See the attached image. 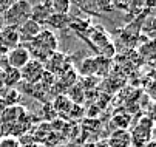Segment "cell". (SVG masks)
I'll return each mask as SVG.
<instances>
[{
	"label": "cell",
	"mask_w": 156,
	"mask_h": 147,
	"mask_svg": "<svg viewBox=\"0 0 156 147\" xmlns=\"http://www.w3.org/2000/svg\"><path fill=\"white\" fill-rule=\"evenodd\" d=\"M53 110L56 112V115H60L63 118H68L71 109H73V102L68 99L66 95H59L54 98V102L51 104Z\"/></svg>",
	"instance_id": "7c38bea8"
},
{
	"label": "cell",
	"mask_w": 156,
	"mask_h": 147,
	"mask_svg": "<svg viewBox=\"0 0 156 147\" xmlns=\"http://www.w3.org/2000/svg\"><path fill=\"white\" fill-rule=\"evenodd\" d=\"M23 47L28 50L31 59H36L43 64L53 53L57 51L59 40H57V36L54 34V31H51L48 28H42L40 33L34 39H31L28 44H23Z\"/></svg>",
	"instance_id": "7a4b0ae2"
},
{
	"label": "cell",
	"mask_w": 156,
	"mask_h": 147,
	"mask_svg": "<svg viewBox=\"0 0 156 147\" xmlns=\"http://www.w3.org/2000/svg\"><path fill=\"white\" fill-rule=\"evenodd\" d=\"M108 147H131V136L128 130L116 129L115 132H111L108 139H107Z\"/></svg>",
	"instance_id": "8fae6325"
},
{
	"label": "cell",
	"mask_w": 156,
	"mask_h": 147,
	"mask_svg": "<svg viewBox=\"0 0 156 147\" xmlns=\"http://www.w3.org/2000/svg\"><path fill=\"white\" fill-rule=\"evenodd\" d=\"M20 45L19 40V31L14 27H3L0 30V48H3L2 51H9Z\"/></svg>",
	"instance_id": "ba28073f"
},
{
	"label": "cell",
	"mask_w": 156,
	"mask_h": 147,
	"mask_svg": "<svg viewBox=\"0 0 156 147\" xmlns=\"http://www.w3.org/2000/svg\"><path fill=\"white\" fill-rule=\"evenodd\" d=\"M0 147H22L19 138L14 136H3L0 138Z\"/></svg>",
	"instance_id": "ffe728a7"
},
{
	"label": "cell",
	"mask_w": 156,
	"mask_h": 147,
	"mask_svg": "<svg viewBox=\"0 0 156 147\" xmlns=\"http://www.w3.org/2000/svg\"><path fill=\"white\" fill-rule=\"evenodd\" d=\"M6 90L5 87V82H3V74H2V70H0V96L3 95V91Z\"/></svg>",
	"instance_id": "7402d4cb"
},
{
	"label": "cell",
	"mask_w": 156,
	"mask_h": 147,
	"mask_svg": "<svg viewBox=\"0 0 156 147\" xmlns=\"http://www.w3.org/2000/svg\"><path fill=\"white\" fill-rule=\"evenodd\" d=\"M65 95L68 96V99L73 104H76V106H82V102L85 101V90L80 85V82H77V84H74L73 87H70Z\"/></svg>",
	"instance_id": "2e32d148"
},
{
	"label": "cell",
	"mask_w": 156,
	"mask_h": 147,
	"mask_svg": "<svg viewBox=\"0 0 156 147\" xmlns=\"http://www.w3.org/2000/svg\"><path fill=\"white\" fill-rule=\"evenodd\" d=\"M12 2H14V0H0V16H3L9 9V6L12 5Z\"/></svg>",
	"instance_id": "44dd1931"
},
{
	"label": "cell",
	"mask_w": 156,
	"mask_h": 147,
	"mask_svg": "<svg viewBox=\"0 0 156 147\" xmlns=\"http://www.w3.org/2000/svg\"><path fill=\"white\" fill-rule=\"evenodd\" d=\"M111 124H115L116 129L127 130L128 125H131V115H128V113H119V115H116L113 119H111Z\"/></svg>",
	"instance_id": "d6986e66"
},
{
	"label": "cell",
	"mask_w": 156,
	"mask_h": 147,
	"mask_svg": "<svg viewBox=\"0 0 156 147\" xmlns=\"http://www.w3.org/2000/svg\"><path fill=\"white\" fill-rule=\"evenodd\" d=\"M0 138H3V132H2V129H0Z\"/></svg>",
	"instance_id": "484cf974"
},
{
	"label": "cell",
	"mask_w": 156,
	"mask_h": 147,
	"mask_svg": "<svg viewBox=\"0 0 156 147\" xmlns=\"http://www.w3.org/2000/svg\"><path fill=\"white\" fill-rule=\"evenodd\" d=\"M153 127L154 122L151 116H141L139 121L135 124L133 130L130 132L131 147H144L145 144L153 141Z\"/></svg>",
	"instance_id": "3957f363"
},
{
	"label": "cell",
	"mask_w": 156,
	"mask_h": 147,
	"mask_svg": "<svg viewBox=\"0 0 156 147\" xmlns=\"http://www.w3.org/2000/svg\"><path fill=\"white\" fill-rule=\"evenodd\" d=\"M0 98L3 99V102L6 104V107L16 106V104H17V99L20 98V90H17V88H6Z\"/></svg>",
	"instance_id": "ac0fdd59"
},
{
	"label": "cell",
	"mask_w": 156,
	"mask_h": 147,
	"mask_svg": "<svg viewBox=\"0 0 156 147\" xmlns=\"http://www.w3.org/2000/svg\"><path fill=\"white\" fill-rule=\"evenodd\" d=\"M5 109H6V104L3 102V99H2V98H0V113H2Z\"/></svg>",
	"instance_id": "cb8c5ba5"
},
{
	"label": "cell",
	"mask_w": 156,
	"mask_h": 147,
	"mask_svg": "<svg viewBox=\"0 0 156 147\" xmlns=\"http://www.w3.org/2000/svg\"><path fill=\"white\" fill-rule=\"evenodd\" d=\"M19 73H20V82L36 85V84L40 82L43 73H45V67H43L42 62H39L36 59H30V62L25 67H22L19 70Z\"/></svg>",
	"instance_id": "5b68a950"
},
{
	"label": "cell",
	"mask_w": 156,
	"mask_h": 147,
	"mask_svg": "<svg viewBox=\"0 0 156 147\" xmlns=\"http://www.w3.org/2000/svg\"><path fill=\"white\" fill-rule=\"evenodd\" d=\"M71 8V3L68 0H54L51 2V11L54 14H62V16H68Z\"/></svg>",
	"instance_id": "e0dca14e"
},
{
	"label": "cell",
	"mask_w": 156,
	"mask_h": 147,
	"mask_svg": "<svg viewBox=\"0 0 156 147\" xmlns=\"http://www.w3.org/2000/svg\"><path fill=\"white\" fill-rule=\"evenodd\" d=\"M22 147H48V145H47V144H43V142L36 141V142H31V144H27V145H22Z\"/></svg>",
	"instance_id": "603a6c76"
},
{
	"label": "cell",
	"mask_w": 156,
	"mask_h": 147,
	"mask_svg": "<svg viewBox=\"0 0 156 147\" xmlns=\"http://www.w3.org/2000/svg\"><path fill=\"white\" fill-rule=\"evenodd\" d=\"M40 30H42V27H40L39 23H36L34 20H31V19H28L27 22H23V23H22V25L17 28L20 45L28 44L31 39H34V37L40 33Z\"/></svg>",
	"instance_id": "9c48e42d"
},
{
	"label": "cell",
	"mask_w": 156,
	"mask_h": 147,
	"mask_svg": "<svg viewBox=\"0 0 156 147\" xmlns=\"http://www.w3.org/2000/svg\"><path fill=\"white\" fill-rule=\"evenodd\" d=\"M144 147H156V142H154V141H150V142H148V144H145Z\"/></svg>",
	"instance_id": "d4e9b609"
},
{
	"label": "cell",
	"mask_w": 156,
	"mask_h": 147,
	"mask_svg": "<svg viewBox=\"0 0 156 147\" xmlns=\"http://www.w3.org/2000/svg\"><path fill=\"white\" fill-rule=\"evenodd\" d=\"M53 14L51 11V2H40L36 5H31V20H34L36 23H39L40 27L47 23L48 17Z\"/></svg>",
	"instance_id": "30bf717a"
},
{
	"label": "cell",
	"mask_w": 156,
	"mask_h": 147,
	"mask_svg": "<svg viewBox=\"0 0 156 147\" xmlns=\"http://www.w3.org/2000/svg\"><path fill=\"white\" fill-rule=\"evenodd\" d=\"M43 67H45V71H48L50 74H53L56 77V76L62 74L65 70H68L71 67V64H70V59L66 57V54L56 51L43 62Z\"/></svg>",
	"instance_id": "8992f818"
},
{
	"label": "cell",
	"mask_w": 156,
	"mask_h": 147,
	"mask_svg": "<svg viewBox=\"0 0 156 147\" xmlns=\"http://www.w3.org/2000/svg\"><path fill=\"white\" fill-rule=\"evenodd\" d=\"M3 22L6 23L5 27H14L19 28L23 22L31 17V3L30 2H12L9 9L2 16Z\"/></svg>",
	"instance_id": "277c9868"
},
{
	"label": "cell",
	"mask_w": 156,
	"mask_h": 147,
	"mask_svg": "<svg viewBox=\"0 0 156 147\" xmlns=\"http://www.w3.org/2000/svg\"><path fill=\"white\" fill-rule=\"evenodd\" d=\"M48 25V30H65V28H68L71 25V17L70 14L68 16H62V14H51L47 20V23Z\"/></svg>",
	"instance_id": "4fadbf2b"
},
{
	"label": "cell",
	"mask_w": 156,
	"mask_h": 147,
	"mask_svg": "<svg viewBox=\"0 0 156 147\" xmlns=\"http://www.w3.org/2000/svg\"><path fill=\"white\" fill-rule=\"evenodd\" d=\"M31 56L28 53V50L23 45H17L16 48L9 50L6 54V64L8 67L14 68V70H20L22 67H25L30 62Z\"/></svg>",
	"instance_id": "52a82bcc"
},
{
	"label": "cell",
	"mask_w": 156,
	"mask_h": 147,
	"mask_svg": "<svg viewBox=\"0 0 156 147\" xmlns=\"http://www.w3.org/2000/svg\"><path fill=\"white\" fill-rule=\"evenodd\" d=\"M33 116L23 106H9L0 113V129L3 132V136H14L20 138L31 130Z\"/></svg>",
	"instance_id": "6da1fadb"
},
{
	"label": "cell",
	"mask_w": 156,
	"mask_h": 147,
	"mask_svg": "<svg viewBox=\"0 0 156 147\" xmlns=\"http://www.w3.org/2000/svg\"><path fill=\"white\" fill-rule=\"evenodd\" d=\"M2 74H3V82H5L6 88H16V85L20 84V73H19V70H14V68L6 65L2 70Z\"/></svg>",
	"instance_id": "9a60e30c"
},
{
	"label": "cell",
	"mask_w": 156,
	"mask_h": 147,
	"mask_svg": "<svg viewBox=\"0 0 156 147\" xmlns=\"http://www.w3.org/2000/svg\"><path fill=\"white\" fill-rule=\"evenodd\" d=\"M79 74L87 77H94L96 76V57H85L79 64Z\"/></svg>",
	"instance_id": "5bb4252c"
}]
</instances>
